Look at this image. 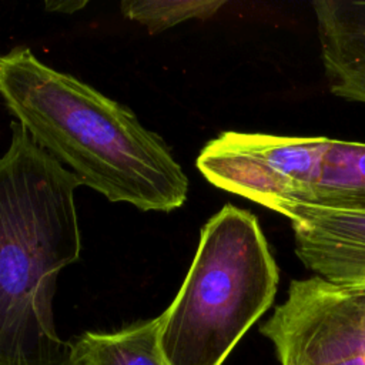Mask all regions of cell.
I'll list each match as a JSON object with an SVG mask.
<instances>
[{"mask_svg": "<svg viewBox=\"0 0 365 365\" xmlns=\"http://www.w3.org/2000/svg\"><path fill=\"white\" fill-rule=\"evenodd\" d=\"M0 96L37 145L108 201L165 212L185 202L188 178L158 134L30 48L0 56Z\"/></svg>", "mask_w": 365, "mask_h": 365, "instance_id": "6da1fadb", "label": "cell"}, {"mask_svg": "<svg viewBox=\"0 0 365 365\" xmlns=\"http://www.w3.org/2000/svg\"><path fill=\"white\" fill-rule=\"evenodd\" d=\"M224 4L221 0H128L121 3V11L157 34L190 19H208Z\"/></svg>", "mask_w": 365, "mask_h": 365, "instance_id": "30bf717a", "label": "cell"}, {"mask_svg": "<svg viewBox=\"0 0 365 365\" xmlns=\"http://www.w3.org/2000/svg\"><path fill=\"white\" fill-rule=\"evenodd\" d=\"M0 157V365H70L56 332L58 272L78 261V178L17 121Z\"/></svg>", "mask_w": 365, "mask_h": 365, "instance_id": "7a4b0ae2", "label": "cell"}, {"mask_svg": "<svg viewBox=\"0 0 365 365\" xmlns=\"http://www.w3.org/2000/svg\"><path fill=\"white\" fill-rule=\"evenodd\" d=\"M279 214L291 221L295 241L365 252V212L292 205Z\"/></svg>", "mask_w": 365, "mask_h": 365, "instance_id": "ba28073f", "label": "cell"}, {"mask_svg": "<svg viewBox=\"0 0 365 365\" xmlns=\"http://www.w3.org/2000/svg\"><path fill=\"white\" fill-rule=\"evenodd\" d=\"M329 91L365 104V0L312 3Z\"/></svg>", "mask_w": 365, "mask_h": 365, "instance_id": "8992f818", "label": "cell"}, {"mask_svg": "<svg viewBox=\"0 0 365 365\" xmlns=\"http://www.w3.org/2000/svg\"><path fill=\"white\" fill-rule=\"evenodd\" d=\"M299 261L329 282L365 287V252L332 245L295 241Z\"/></svg>", "mask_w": 365, "mask_h": 365, "instance_id": "9c48e42d", "label": "cell"}, {"mask_svg": "<svg viewBox=\"0 0 365 365\" xmlns=\"http://www.w3.org/2000/svg\"><path fill=\"white\" fill-rule=\"evenodd\" d=\"M158 335L160 317L110 334L86 332L71 344L70 365H167Z\"/></svg>", "mask_w": 365, "mask_h": 365, "instance_id": "52a82bcc", "label": "cell"}, {"mask_svg": "<svg viewBox=\"0 0 365 365\" xmlns=\"http://www.w3.org/2000/svg\"><path fill=\"white\" fill-rule=\"evenodd\" d=\"M279 271L254 214L224 205L202 227L185 279L160 315L167 365H221L272 305Z\"/></svg>", "mask_w": 365, "mask_h": 365, "instance_id": "3957f363", "label": "cell"}, {"mask_svg": "<svg viewBox=\"0 0 365 365\" xmlns=\"http://www.w3.org/2000/svg\"><path fill=\"white\" fill-rule=\"evenodd\" d=\"M86 6V1H64V3H46L47 9H51L53 11H66V13H73L81 7Z\"/></svg>", "mask_w": 365, "mask_h": 365, "instance_id": "8fae6325", "label": "cell"}, {"mask_svg": "<svg viewBox=\"0 0 365 365\" xmlns=\"http://www.w3.org/2000/svg\"><path fill=\"white\" fill-rule=\"evenodd\" d=\"M259 331L281 364L365 365V287L292 279Z\"/></svg>", "mask_w": 365, "mask_h": 365, "instance_id": "5b68a950", "label": "cell"}, {"mask_svg": "<svg viewBox=\"0 0 365 365\" xmlns=\"http://www.w3.org/2000/svg\"><path fill=\"white\" fill-rule=\"evenodd\" d=\"M195 165L212 185L277 212L292 205L365 212V143L225 131Z\"/></svg>", "mask_w": 365, "mask_h": 365, "instance_id": "277c9868", "label": "cell"}, {"mask_svg": "<svg viewBox=\"0 0 365 365\" xmlns=\"http://www.w3.org/2000/svg\"><path fill=\"white\" fill-rule=\"evenodd\" d=\"M281 365H289V364H281Z\"/></svg>", "mask_w": 365, "mask_h": 365, "instance_id": "7c38bea8", "label": "cell"}]
</instances>
